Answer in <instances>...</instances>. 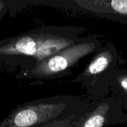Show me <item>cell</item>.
I'll use <instances>...</instances> for the list:
<instances>
[{"label": "cell", "instance_id": "cell-9", "mask_svg": "<svg viewBox=\"0 0 127 127\" xmlns=\"http://www.w3.org/2000/svg\"><path fill=\"white\" fill-rule=\"evenodd\" d=\"M7 9V2L4 1L0 0V18L3 16L4 13H6V10Z\"/></svg>", "mask_w": 127, "mask_h": 127}, {"label": "cell", "instance_id": "cell-6", "mask_svg": "<svg viewBox=\"0 0 127 127\" xmlns=\"http://www.w3.org/2000/svg\"><path fill=\"white\" fill-rule=\"evenodd\" d=\"M60 7L127 25V0H65Z\"/></svg>", "mask_w": 127, "mask_h": 127}, {"label": "cell", "instance_id": "cell-8", "mask_svg": "<svg viewBox=\"0 0 127 127\" xmlns=\"http://www.w3.org/2000/svg\"><path fill=\"white\" fill-rule=\"evenodd\" d=\"M80 112H80L79 113L74 115H72L68 118L55 120V121L48 122V123L39 127H73L75 122L78 119V118L80 115Z\"/></svg>", "mask_w": 127, "mask_h": 127}, {"label": "cell", "instance_id": "cell-7", "mask_svg": "<svg viewBox=\"0 0 127 127\" xmlns=\"http://www.w3.org/2000/svg\"><path fill=\"white\" fill-rule=\"evenodd\" d=\"M110 91L127 102V70L116 68L110 78Z\"/></svg>", "mask_w": 127, "mask_h": 127}, {"label": "cell", "instance_id": "cell-3", "mask_svg": "<svg viewBox=\"0 0 127 127\" xmlns=\"http://www.w3.org/2000/svg\"><path fill=\"white\" fill-rule=\"evenodd\" d=\"M103 43L94 36H86L83 40L67 47L42 60L29 71L19 75L29 79H53L68 75L71 68L80 60L94 55Z\"/></svg>", "mask_w": 127, "mask_h": 127}, {"label": "cell", "instance_id": "cell-5", "mask_svg": "<svg viewBox=\"0 0 127 127\" xmlns=\"http://www.w3.org/2000/svg\"><path fill=\"white\" fill-rule=\"evenodd\" d=\"M127 122L124 101L112 95L90 101L73 127H109Z\"/></svg>", "mask_w": 127, "mask_h": 127}, {"label": "cell", "instance_id": "cell-1", "mask_svg": "<svg viewBox=\"0 0 127 127\" xmlns=\"http://www.w3.org/2000/svg\"><path fill=\"white\" fill-rule=\"evenodd\" d=\"M86 30L78 26H42L0 40V64L18 68L19 75L57 52L83 40Z\"/></svg>", "mask_w": 127, "mask_h": 127}, {"label": "cell", "instance_id": "cell-4", "mask_svg": "<svg viewBox=\"0 0 127 127\" xmlns=\"http://www.w3.org/2000/svg\"><path fill=\"white\" fill-rule=\"evenodd\" d=\"M118 59L115 44L109 42L93 55L87 66L73 80L85 89L90 101L109 96L110 78L117 68Z\"/></svg>", "mask_w": 127, "mask_h": 127}, {"label": "cell", "instance_id": "cell-2", "mask_svg": "<svg viewBox=\"0 0 127 127\" xmlns=\"http://www.w3.org/2000/svg\"><path fill=\"white\" fill-rule=\"evenodd\" d=\"M89 102L87 97L80 95H56L32 100L14 108L0 122V127H39L76 115Z\"/></svg>", "mask_w": 127, "mask_h": 127}]
</instances>
